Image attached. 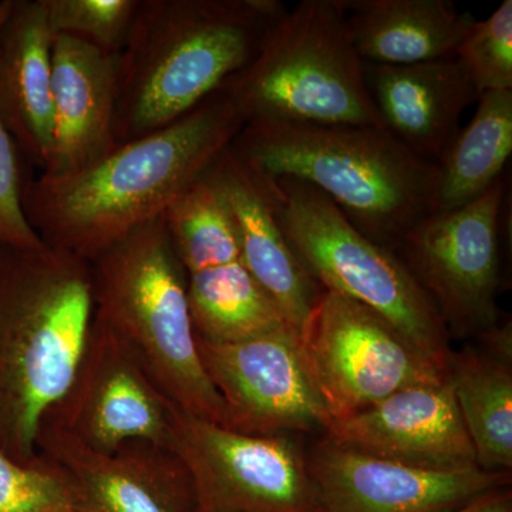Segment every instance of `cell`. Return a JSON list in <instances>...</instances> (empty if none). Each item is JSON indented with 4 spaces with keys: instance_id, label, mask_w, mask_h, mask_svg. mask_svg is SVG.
<instances>
[{
    "instance_id": "7c38bea8",
    "label": "cell",
    "mask_w": 512,
    "mask_h": 512,
    "mask_svg": "<svg viewBox=\"0 0 512 512\" xmlns=\"http://www.w3.org/2000/svg\"><path fill=\"white\" fill-rule=\"evenodd\" d=\"M197 349L228 429L254 436L328 431L332 417L292 329L232 343L197 338Z\"/></svg>"
},
{
    "instance_id": "603a6c76",
    "label": "cell",
    "mask_w": 512,
    "mask_h": 512,
    "mask_svg": "<svg viewBox=\"0 0 512 512\" xmlns=\"http://www.w3.org/2000/svg\"><path fill=\"white\" fill-rule=\"evenodd\" d=\"M512 153V90L478 97L473 119L434 163L431 214L457 210L490 190Z\"/></svg>"
},
{
    "instance_id": "d4e9b609",
    "label": "cell",
    "mask_w": 512,
    "mask_h": 512,
    "mask_svg": "<svg viewBox=\"0 0 512 512\" xmlns=\"http://www.w3.org/2000/svg\"><path fill=\"white\" fill-rule=\"evenodd\" d=\"M140 0H45L55 35L83 40L103 52L119 55L126 43Z\"/></svg>"
},
{
    "instance_id": "e0dca14e",
    "label": "cell",
    "mask_w": 512,
    "mask_h": 512,
    "mask_svg": "<svg viewBox=\"0 0 512 512\" xmlns=\"http://www.w3.org/2000/svg\"><path fill=\"white\" fill-rule=\"evenodd\" d=\"M204 177L227 207L249 274L275 303L289 328L301 335L323 291L292 251L276 218L264 177L239 156L232 144Z\"/></svg>"
},
{
    "instance_id": "277c9868",
    "label": "cell",
    "mask_w": 512,
    "mask_h": 512,
    "mask_svg": "<svg viewBox=\"0 0 512 512\" xmlns=\"http://www.w3.org/2000/svg\"><path fill=\"white\" fill-rule=\"evenodd\" d=\"M232 147L259 174L322 192L350 224L382 247L431 214L434 164L384 128L248 123Z\"/></svg>"
},
{
    "instance_id": "ffe728a7",
    "label": "cell",
    "mask_w": 512,
    "mask_h": 512,
    "mask_svg": "<svg viewBox=\"0 0 512 512\" xmlns=\"http://www.w3.org/2000/svg\"><path fill=\"white\" fill-rule=\"evenodd\" d=\"M45 0H12L0 26V120L45 171L52 151V47Z\"/></svg>"
},
{
    "instance_id": "ac0fdd59",
    "label": "cell",
    "mask_w": 512,
    "mask_h": 512,
    "mask_svg": "<svg viewBox=\"0 0 512 512\" xmlns=\"http://www.w3.org/2000/svg\"><path fill=\"white\" fill-rule=\"evenodd\" d=\"M117 57L76 37H53L52 151L42 174L82 170L117 147Z\"/></svg>"
},
{
    "instance_id": "3957f363",
    "label": "cell",
    "mask_w": 512,
    "mask_h": 512,
    "mask_svg": "<svg viewBox=\"0 0 512 512\" xmlns=\"http://www.w3.org/2000/svg\"><path fill=\"white\" fill-rule=\"evenodd\" d=\"M279 0H140L117 57V146L190 113L256 55Z\"/></svg>"
},
{
    "instance_id": "6da1fadb",
    "label": "cell",
    "mask_w": 512,
    "mask_h": 512,
    "mask_svg": "<svg viewBox=\"0 0 512 512\" xmlns=\"http://www.w3.org/2000/svg\"><path fill=\"white\" fill-rule=\"evenodd\" d=\"M245 126L218 90L170 126L119 144L82 170L23 184V211L47 247L92 262L167 208Z\"/></svg>"
},
{
    "instance_id": "8992f818",
    "label": "cell",
    "mask_w": 512,
    "mask_h": 512,
    "mask_svg": "<svg viewBox=\"0 0 512 512\" xmlns=\"http://www.w3.org/2000/svg\"><path fill=\"white\" fill-rule=\"evenodd\" d=\"M222 92L248 123L383 128L353 45L346 0H301Z\"/></svg>"
},
{
    "instance_id": "2e32d148",
    "label": "cell",
    "mask_w": 512,
    "mask_h": 512,
    "mask_svg": "<svg viewBox=\"0 0 512 512\" xmlns=\"http://www.w3.org/2000/svg\"><path fill=\"white\" fill-rule=\"evenodd\" d=\"M325 439L430 470L478 467L448 375L443 382L400 390L348 419L332 421Z\"/></svg>"
},
{
    "instance_id": "484cf974",
    "label": "cell",
    "mask_w": 512,
    "mask_h": 512,
    "mask_svg": "<svg viewBox=\"0 0 512 512\" xmlns=\"http://www.w3.org/2000/svg\"><path fill=\"white\" fill-rule=\"evenodd\" d=\"M0 512H74L72 494L42 458L25 466L0 451Z\"/></svg>"
},
{
    "instance_id": "44dd1931",
    "label": "cell",
    "mask_w": 512,
    "mask_h": 512,
    "mask_svg": "<svg viewBox=\"0 0 512 512\" xmlns=\"http://www.w3.org/2000/svg\"><path fill=\"white\" fill-rule=\"evenodd\" d=\"M353 45L365 64L453 59L476 18L451 0H346Z\"/></svg>"
},
{
    "instance_id": "ba28073f",
    "label": "cell",
    "mask_w": 512,
    "mask_h": 512,
    "mask_svg": "<svg viewBox=\"0 0 512 512\" xmlns=\"http://www.w3.org/2000/svg\"><path fill=\"white\" fill-rule=\"evenodd\" d=\"M168 450L197 512H320L305 451L288 434L254 436L168 403Z\"/></svg>"
},
{
    "instance_id": "83f0119b",
    "label": "cell",
    "mask_w": 512,
    "mask_h": 512,
    "mask_svg": "<svg viewBox=\"0 0 512 512\" xmlns=\"http://www.w3.org/2000/svg\"><path fill=\"white\" fill-rule=\"evenodd\" d=\"M453 512H512L511 488H498L480 495L476 500Z\"/></svg>"
},
{
    "instance_id": "d6986e66",
    "label": "cell",
    "mask_w": 512,
    "mask_h": 512,
    "mask_svg": "<svg viewBox=\"0 0 512 512\" xmlns=\"http://www.w3.org/2000/svg\"><path fill=\"white\" fill-rule=\"evenodd\" d=\"M365 74L384 130L431 164L456 137L461 114L480 97L456 57L409 66L365 64Z\"/></svg>"
},
{
    "instance_id": "f1b7e54d",
    "label": "cell",
    "mask_w": 512,
    "mask_h": 512,
    "mask_svg": "<svg viewBox=\"0 0 512 512\" xmlns=\"http://www.w3.org/2000/svg\"><path fill=\"white\" fill-rule=\"evenodd\" d=\"M10 5H12V0H2V2H0V26H2L3 20H5L6 15H8Z\"/></svg>"
},
{
    "instance_id": "5bb4252c",
    "label": "cell",
    "mask_w": 512,
    "mask_h": 512,
    "mask_svg": "<svg viewBox=\"0 0 512 512\" xmlns=\"http://www.w3.org/2000/svg\"><path fill=\"white\" fill-rule=\"evenodd\" d=\"M309 473L320 512H453L510 487V471L430 470L336 446H313Z\"/></svg>"
},
{
    "instance_id": "7402d4cb",
    "label": "cell",
    "mask_w": 512,
    "mask_h": 512,
    "mask_svg": "<svg viewBox=\"0 0 512 512\" xmlns=\"http://www.w3.org/2000/svg\"><path fill=\"white\" fill-rule=\"evenodd\" d=\"M484 350L454 353L447 375L477 466L487 471L512 468L511 326L498 325L481 336Z\"/></svg>"
},
{
    "instance_id": "9a60e30c",
    "label": "cell",
    "mask_w": 512,
    "mask_h": 512,
    "mask_svg": "<svg viewBox=\"0 0 512 512\" xmlns=\"http://www.w3.org/2000/svg\"><path fill=\"white\" fill-rule=\"evenodd\" d=\"M37 454L66 481L74 512H197L190 477L167 447L131 441L104 453L42 424Z\"/></svg>"
},
{
    "instance_id": "30bf717a",
    "label": "cell",
    "mask_w": 512,
    "mask_h": 512,
    "mask_svg": "<svg viewBox=\"0 0 512 512\" xmlns=\"http://www.w3.org/2000/svg\"><path fill=\"white\" fill-rule=\"evenodd\" d=\"M299 342L332 421L447 377L382 316L335 292L320 293Z\"/></svg>"
},
{
    "instance_id": "cb8c5ba5",
    "label": "cell",
    "mask_w": 512,
    "mask_h": 512,
    "mask_svg": "<svg viewBox=\"0 0 512 512\" xmlns=\"http://www.w3.org/2000/svg\"><path fill=\"white\" fill-rule=\"evenodd\" d=\"M456 59L478 94L512 90V2L504 0L485 20H476L461 40Z\"/></svg>"
},
{
    "instance_id": "5b68a950",
    "label": "cell",
    "mask_w": 512,
    "mask_h": 512,
    "mask_svg": "<svg viewBox=\"0 0 512 512\" xmlns=\"http://www.w3.org/2000/svg\"><path fill=\"white\" fill-rule=\"evenodd\" d=\"M94 319L123 343L178 409L227 427L200 355L187 281L164 218L148 222L90 262Z\"/></svg>"
},
{
    "instance_id": "9c48e42d",
    "label": "cell",
    "mask_w": 512,
    "mask_h": 512,
    "mask_svg": "<svg viewBox=\"0 0 512 512\" xmlns=\"http://www.w3.org/2000/svg\"><path fill=\"white\" fill-rule=\"evenodd\" d=\"M507 197L503 175L470 204L424 217L393 249L429 295L448 335L481 338L501 325L497 298Z\"/></svg>"
},
{
    "instance_id": "7a4b0ae2",
    "label": "cell",
    "mask_w": 512,
    "mask_h": 512,
    "mask_svg": "<svg viewBox=\"0 0 512 512\" xmlns=\"http://www.w3.org/2000/svg\"><path fill=\"white\" fill-rule=\"evenodd\" d=\"M94 318L90 262L0 247V451L39 463L37 437L72 386Z\"/></svg>"
},
{
    "instance_id": "52a82bcc",
    "label": "cell",
    "mask_w": 512,
    "mask_h": 512,
    "mask_svg": "<svg viewBox=\"0 0 512 512\" xmlns=\"http://www.w3.org/2000/svg\"><path fill=\"white\" fill-rule=\"evenodd\" d=\"M264 180L292 251L322 291L362 303L447 370L450 335L399 255L357 231L311 185L292 178Z\"/></svg>"
},
{
    "instance_id": "8fae6325",
    "label": "cell",
    "mask_w": 512,
    "mask_h": 512,
    "mask_svg": "<svg viewBox=\"0 0 512 512\" xmlns=\"http://www.w3.org/2000/svg\"><path fill=\"white\" fill-rule=\"evenodd\" d=\"M163 218L184 269L197 338L242 342L289 328L249 274L227 207L204 175L167 208Z\"/></svg>"
},
{
    "instance_id": "4fadbf2b",
    "label": "cell",
    "mask_w": 512,
    "mask_h": 512,
    "mask_svg": "<svg viewBox=\"0 0 512 512\" xmlns=\"http://www.w3.org/2000/svg\"><path fill=\"white\" fill-rule=\"evenodd\" d=\"M168 403L123 343L93 318L72 386L42 424L104 453L131 441L167 447Z\"/></svg>"
},
{
    "instance_id": "4316f807",
    "label": "cell",
    "mask_w": 512,
    "mask_h": 512,
    "mask_svg": "<svg viewBox=\"0 0 512 512\" xmlns=\"http://www.w3.org/2000/svg\"><path fill=\"white\" fill-rule=\"evenodd\" d=\"M22 197L19 150L0 120V247L46 248L42 238L30 227Z\"/></svg>"
}]
</instances>
